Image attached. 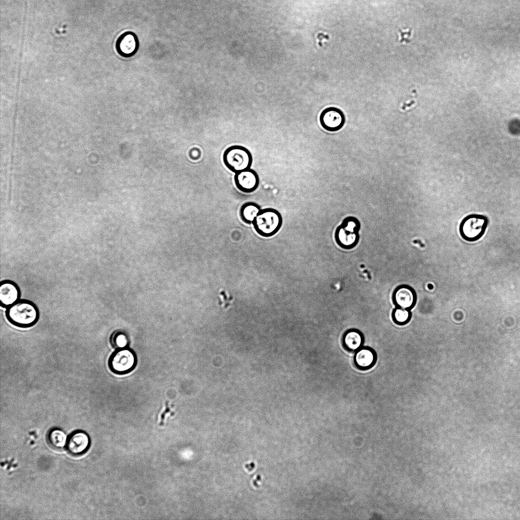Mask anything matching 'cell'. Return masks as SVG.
Instances as JSON below:
<instances>
[{"instance_id": "cell-19", "label": "cell", "mask_w": 520, "mask_h": 520, "mask_svg": "<svg viewBox=\"0 0 520 520\" xmlns=\"http://www.w3.org/2000/svg\"><path fill=\"white\" fill-rule=\"evenodd\" d=\"M342 226L353 232L359 233L361 228L359 220L354 217L349 216L345 218L342 223Z\"/></svg>"}, {"instance_id": "cell-12", "label": "cell", "mask_w": 520, "mask_h": 520, "mask_svg": "<svg viewBox=\"0 0 520 520\" xmlns=\"http://www.w3.org/2000/svg\"><path fill=\"white\" fill-rule=\"evenodd\" d=\"M359 233L347 230L341 225L337 227L335 233V239L337 244L345 249L354 248L359 241Z\"/></svg>"}, {"instance_id": "cell-4", "label": "cell", "mask_w": 520, "mask_h": 520, "mask_svg": "<svg viewBox=\"0 0 520 520\" xmlns=\"http://www.w3.org/2000/svg\"><path fill=\"white\" fill-rule=\"evenodd\" d=\"M252 160L250 151L245 147L238 145L228 147L223 154L225 166L235 173L250 169Z\"/></svg>"}, {"instance_id": "cell-7", "label": "cell", "mask_w": 520, "mask_h": 520, "mask_svg": "<svg viewBox=\"0 0 520 520\" xmlns=\"http://www.w3.org/2000/svg\"><path fill=\"white\" fill-rule=\"evenodd\" d=\"M234 181L237 188L241 191L249 193L254 191L259 183L257 173L250 169L235 173Z\"/></svg>"}, {"instance_id": "cell-20", "label": "cell", "mask_w": 520, "mask_h": 520, "mask_svg": "<svg viewBox=\"0 0 520 520\" xmlns=\"http://www.w3.org/2000/svg\"><path fill=\"white\" fill-rule=\"evenodd\" d=\"M399 42L403 44H407L411 41L412 33V30L409 29H399Z\"/></svg>"}, {"instance_id": "cell-16", "label": "cell", "mask_w": 520, "mask_h": 520, "mask_svg": "<svg viewBox=\"0 0 520 520\" xmlns=\"http://www.w3.org/2000/svg\"><path fill=\"white\" fill-rule=\"evenodd\" d=\"M261 209L257 204L247 202L244 204L240 209V216L246 223H253Z\"/></svg>"}, {"instance_id": "cell-10", "label": "cell", "mask_w": 520, "mask_h": 520, "mask_svg": "<svg viewBox=\"0 0 520 520\" xmlns=\"http://www.w3.org/2000/svg\"><path fill=\"white\" fill-rule=\"evenodd\" d=\"M20 290L17 284L11 280H3L0 285V302L2 307L6 308L15 304L20 299Z\"/></svg>"}, {"instance_id": "cell-6", "label": "cell", "mask_w": 520, "mask_h": 520, "mask_svg": "<svg viewBox=\"0 0 520 520\" xmlns=\"http://www.w3.org/2000/svg\"><path fill=\"white\" fill-rule=\"evenodd\" d=\"M319 121L326 131L336 132L343 127L345 121L343 112L339 108L330 107L324 109L320 114Z\"/></svg>"}, {"instance_id": "cell-5", "label": "cell", "mask_w": 520, "mask_h": 520, "mask_svg": "<svg viewBox=\"0 0 520 520\" xmlns=\"http://www.w3.org/2000/svg\"><path fill=\"white\" fill-rule=\"evenodd\" d=\"M137 363L136 356L130 349H116L110 355L108 365L110 370L117 374H124L131 371Z\"/></svg>"}, {"instance_id": "cell-13", "label": "cell", "mask_w": 520, "mask_h": 520, "mask_svg": "<svg viewBox=\"0 0 520 520\" xmlns=\"http://www.w3.org/2000/svg\"><path fill=\"white\" fill-rule=\"evenodd\" d=\"M354 360L355 365L359 368L367 369L371 367L375 363L376 355L370 348L361 347L356 351Z\"/></svg>"}, {"instance_id": "cell-3", "label": "cell", "mask_w": 520, "mask_h": 520, "mask_svg": "<svg viewBox=\"0 0 520 520\" xmlns=\"http://www.w3.org/2000/svg\"><path fill=\"white\" fill-rule=\"evenodd\" d=\"M252 223L259 235L270 237L280 229L282 218L280 213L276 209L266 208L261 210Z\"/></svg>"}, {"instance_id": "cell-15", "label": "cell", "mask_w": 520, "mask_h": 520, "mask_svg": "<svg viewBox=\"0 0 520 520\" xmlns=\"http://www.w3.org/2000/svg\"><path fill=\"white\" fill-rule=\"evenodd\" d=\"M343 343L345 348L350 351H357L363 343L362 334L355 330L347 331L343 337Z\"/></svg>"}, {"instance_id": "cell-17", "label": "cell", "mask_w": 520, "mask_h": 520, "mask_svg": "<svg viewBox=\"0 0 520 520\" xmlns=\"http://www.w3.org/2000/svg\"><path fill=\"white\" fill-rule=\"evenodd\" d=\"M110 342L112 346L116 349L126 347L128 341L124 332L117 330L111 335Z\"/></svg>"}, {"instance_id": "cell-14", "label": "cell", "mask_w": 520, "mask_h": 520, "mask_svg": "<svg viewBox=\"0 0 520 520\" xmlns=\"http://www.w3.org/2000/svg\"><path fill=\"white\" fill-rule=\"evenodd\" d=\"M47 440L50 445L56 449H61L67 445L68 438L65 432L59 428H52L48 432Z\"/></svg>"}, {"instance_id": "cell-1", "label": "cell", "mask_w": 520, "mask_h": 520, "mask_svg": "<svg viewBox=\"0 0 520 520\" xmlns=\"http://www.w3.org/2000/svg\"><path fill=\"white\" fill-rule=\"evenodd\" d=\"M6 317L11 324L18 328H28L35 325L39 319V310L32 302L19 300L8 307Z\"/></svg>"}, {"instance_id": "cell-21", "label": "cell", "mask_w": 520, "mask_h": 520, "mask_svg": "<svg viewBox=\"0 0 520 520\" xmlns=\"http://www.w3.org/2000/svg\"><path fill=\"white\" fill-rule=\"evenodd\" d=\"M172 413L171 409L170 408V407L169 406L168 403H166V405L165 406V409L164 411H163V412H162L161 415L160 424L163 425V424H164L163 422H164V420L165 419V416L167 415L168 413Z\"/></svg>"}, {"instance_id": "cell-18", "label": "cell", "mask_w": 520, "mask_h": 520, "mask_svg": "<svg viewBox=\"0 0 520 520\" xmlns=\"http://www.w3.org/2000/svg\"><path fill=\"white\" fill-rule=\"evenodd\" d=\"M411 313L409 309L397 307L393 313L394 321L398 324H403L410 319Z\"/></svg>"}, {"instance_id": "cell-8", "label": "cell", "mask_w": 520, "mask_h": 520, "mask_svg": "<svg viewBox=\"0 0 520 520\" xmlns=\"http://www.w3.org/2000/svg\"><path fill=\"white\" fill-rule=\"evenodd\" d=\"M416 294L410 286L402 284L397 286L393 294V300L398 307L410 309L416 302Z\"/></svg>"}, {"instance_id": "cell-2", "label": "cell", "mask_w": 520, "mask_h": 520, "mask_svg": "<svg viewBox=\"0 0 520 520\" xmlns=\"http://www.w3.org/2000/svg\"><path fill=\"white\" fill-rule=\"evenodd\" d=\"M489 223L488 218L479 214H470L465 217L459 225V230L463 240L476 242L484 235Z\"/></svg>"}, {"instance_id": "cell-9", "label": "cell", "mask_w": 520, "mask_h": 520, "mask_svg": "<svg viewBox=\"0 0 520 520\" xmlns=\"http://www.w3.org/2000/svg\"><path fill=\"white\" fill-rule=\"evenodd\" d=\"M116 48L121 56L124 57L132 56L139 48V41L137 36L131 31L125 32L117 39Z\"/></svg>"}, {"instance_id": "cell-11", "label": "cell", "mask_w": 520, "mask_h": 520, "mask_svg": "<svg viewBox=\"0 0 520 520\" xmlns=\"http://www.w3.org/2000/svg\"><path fill=\"white\" fill-rule=\"evenodd\" d=\"M89 444L90 439L88 434L82 431H77L68 439L66 447L70 454L78 456L84 453Z\"/></svg>"}]
</instances>
